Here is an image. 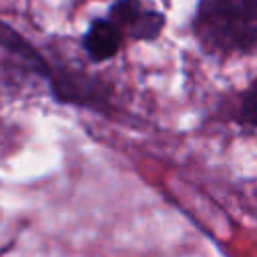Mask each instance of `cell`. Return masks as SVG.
<instances>
[{"instance_id": "obj_3", "label": "cell", "mask_w": 257, "mask_h": 257, "mask_svg": "<svg viewBox=\"0 0 257 257\" xmlns=\"http://www.w3.org/2000/svg\"><path fill=\"white\" fill-rule=\"evenodd\" d=\"M106 16L128 42H155L167 26L165 12L147 0H112Z\"/></svg>"}, {"instance_id": "obj_5", "label": "cell", "mask_w": 257, "mask_h": 257, "mask_svg": "<svg viewBox=\"0 0 257 257\" xmlns=\"http://www.w3.org/2000/svg\"><path fill=\"white\" fill-rule=\"evenodd\" d=\"M229 120L245 128H257V76H253L229 102Z\"/></svg>"}, {"instance_id": "obj_1", "label": "cell", "mask_w": 257, "mask_h": 257, "mask_svg": "<svg viewBox=\"0 0 257 257\" xmlns=\"http://www.w3.org/2000/svg\"><path fill=\"white\" fill-rule=\"evenodd\" d=\"M189 30L211 60L247 56L257 50V0H197Z\"/></svg>"}, {"instance_id": "obj_4", "label": "cell", "mask_w": 257, "mask_h": 257, "mask_svg": "<svg viewBox=\"0 0 257 257\" xmlns=\"http://www.w3.org/2000/svg\"><path fill=\"white\" fill-rule=\"evenodd\" d=\"M124 42L126 40H124L122 32L104 14V16H94L88 22V26L80 38V48L90 64H104L118 56Z\"/></svg>"}, {"instance_id": "obj_2", "label": "cell", "mask_w": 257, "mask_h": 257, "mask_svg": "<svg viewBox=\"0 0 257 257\" xmlns=\"http://www.w3.org/2000/svg\"><path fill=\"white\" fill-rule=\"evenodd\" d=\"M50 96L66 106H76L102 116H116L118 102L114 86L98 74L68 62H52L46 78Z\"/></svg>"}]
</instances>
